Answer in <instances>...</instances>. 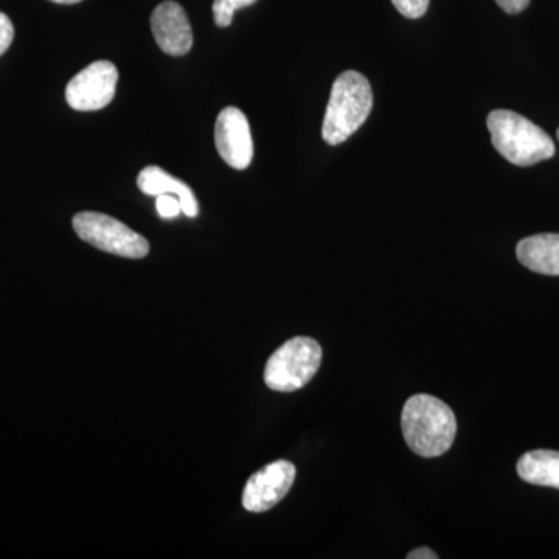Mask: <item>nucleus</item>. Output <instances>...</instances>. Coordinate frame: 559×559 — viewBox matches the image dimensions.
Instances as JSON below:
<instances>
[{"label": "nucleus", "mask_w": 559, "mask_h": 559, "mask_svg": "<svg viewBox=\"0 0 559 559\" xmlns=\"http://www.w3.org/2000/svg\"><path fill=\"white\" fill-rule=\"evenodd\" d=\"M401 428L407 447L415 454L425 459L440 457L454 443L457 419L447 403L419 393L404 404Z\"/></svg>", "instance_id": "obj_1"}, {"label": "nucleus", "mask_w": 559, "mask_h": 559, "mask_svg": "<svg viewBox=\"0 0 559 559\" xmlns=\"http://www.w3.org/2000/svg\"><path fill=\"white\" fill-rule=\"evenodd\" d=\"M119 70L109 61L92 62L66 87V100L70 108L92 112L106 108L116 95Z\"/></svg>", "instance_id": "obj_6"}, {"label": "nucleus", "mask_w": 559, "mask_h": 559, "mask_svg": "<svg viewBox=\"0 0 559 559\" xmlns=\"http://www.w3.org/2000/svg\"><path fill=\"white\" fill-rule=\"evenodd\" d=\"M138 186L148 197H160L165 193L176 194L182 205V213H186L189 218H194L200 213V205H198L193 190L186 182L168 175L156 165H150L139 173Z\"/></svg>", "instance_id": "obj_11"}, {"label": "nucleus", "mask_w": 559, "mask_h": 559, "mask_svg": "<svg viewBox=\"0 0 559 559\" xmlns=\"http://www.w3.org/2000/svg\"><path fill=\"white\" fill-rule=\"evenodd\" d=\"M496 3L509 14H520L527 9L530 0H496Z\"/></svg>", "instance_id": "obj_17"}, {"label": "nucleus", "mask_w": 559, "mask_h": 559, "mask_svg": "<svg viewBox=\"0 0 559 559\" xmlns=\"http://www.w3.org/2000/svg\"><path fill=\"white\" fill-rule=\"evenodd\" d=\"M393 7L399 13L409 20H418L426 14L429 9V0H392Z\"/></svg>", "instance_id": "obj_14"}, {"label": "nucleus", "mask_w": 559, "mask_h": 559, "mask_svg": "<svg viewBox=\"0 0 559 559\" xmlns=\"http://www.w3.org/2000/svg\"><path fill=\"white\" fill-rule=\"evenodd\" d=\"M151 32L162 51L183 57L193 47V31L186 10L178 2H162L151 14Z\"/></svg>", "instance_id": "obj_9"}, {"label": "nucleus", "mask_w": 559, "mask_h": 559, "mask_svg": "<svg viewBox=\"0 0 559 559\" xmlns=\"http://www.w3.org/2000/svg\"><path fill=\"white\" fill-rule=\"evenodd\" d=\"M439 555L436 551L428 549V547H421V549L412 550L407 555V559H437Z\"/></svg>", "instance_id": "obj_18"}, {"label": "nucleus", "mask_w": 559, "mask_h": 559, "mask_svg": "<svg viewBox=\"0 0 559 559\" xmlns=\"http://www.w3.org/2000/svg\"><path fill=\"white\" fill-rule=\"evenodd\" d=\"M518 474L527 484L559 489V452L550 450L525 452L518 462Z\"/></svg>", "instance_id": "obj_12"}, {"label": "nucleus", "mask_w": 559, "mask_h": 559, "mask_svg": "<svg viewBox=\"0 0 559 559\" xmlns=\"http://www.w3.org/2000/svg\"><path fill=\"white\" fill-rule=\"evenodd\" d=\"M215 145L221 159L235 170H246L253 159V140L248 117L241 109L229 108L219 112L215 124Z\"/></svg>", "instance_id": "obj_8"}, {"label": "nucleus", "mask_w": 559, "mask_h": 559, "mask_svg": "<svg viewBox=\"0 0 559 559\" xmlns=\"http://www.w3.org/2000/svg\"><path fill=\"white\" fill-rule=\"evenodd\" d=\"M257 0H215L213 2V20L221 28L229 27L234 21L235 11L255 3Z\"/></svg>", "instance_id": "obj_13"}, {"label": "nucleus", "mask_w": 559, "mask_h": 559, "mask_svg": "<svg viewBox=\"0 0 559 559\" xmlns=\"http://www.w3.org/2000/svg\"><path fill=\"white\" fill-rule=\"evenodd\" d=\"M557 134H558V140H559V128H558V132H557Z\"/></svg>", "instance_id": "obj_20"}, {"label": "nucleus", "mask_w": 559, "mask_h": 559, "mask_svg": "<svg viewBox=\"0 0 559 559\" xmlns=\"http://www.w3.org/2000/svg\"><path fill=\"white\" fill-rule=\"evenodd\" d=\"M518 260L536 274L559 275V234H539L518 242Z\"/></svg>", "instance_id": "obj_10"}, {"label": "nucleus", "mask_w": 559, "mask_h": 559, "mask_svg": "<svg viewBox=\"0 0 559 559\" xmlns=\"http://www.w3.org/2000/svg\"><path fill=\"white\" fill-rule=\"evenodd\" d=\"M14 38L13 22L7 14L0 13V57L10 49Z\"/></svg>", "instance_id": "obj_16"}, {"label": "nucleus", "mask_w": 559, "mask_h": 559, "mask_svg": "<svg viewBox=\"0 0 559 559\" xmlns=\"http://www.w3.org/2000/svg\"><path fill=\"white\" fill-rule=\"evenodd\" d=\"M322 347L311 337H294L267 360L264 382L274 392H296L316 377L322 364Z\"/></svg>", "instance_id": "obj_4"}, {"label": "nucleus", "mask_w": 559, "mask_h": 559, "mask_svg": "<svg viewBox=\"0 0 559 559\" xmlns=\"http://www.w3.org/2000/svg\"><path fill=\"white\" fill-rule=\"evenodd\" d=\"M50 2L61 3V5H73V3H80L81 0H50Z\"/></svg>", "instance_id": "obj_19"}, {"label": "nucleus", "mask_w": 559, "mask_h": 559, "mask_svg": "<svg viewBox=\"0 0 559 559\" xmlns=\"http://www.w3.org/2000/svg\"><path fill=\"white\" fill-rule=\"evenodd\" d=\"M72 226L81 240L103 252L131 260L145 259L150 253V242L145 237L105 213H76Z\"/></svg>", "instance_id": "obj_5"}, {"label": "nucleus", "mask_w": 559, "mask_h": 559, "mask_svg": "<svg viewBox=\"0 0 559 559\" xmlns=\"http://www.w3.org/2000/svg\"><path fill=\"white\" fill-rule=\"evenodd\" d=\"M373 108V92L362 73L347 70L333 83L322 138L329 145H341L369 119Z\"/></svg>", "instance_id": "obj_3"}, {"label": "nucleus", "mask_w": 559, "mask_h": 559, "mask_svg": "<svg viewBox=\"0 0 559 559\" xmlns=\"http://www.w3.org/2000/svg\"><path fill=\"white\" fill-rule=\"evenodd\" d=\"M487 127L492 146L510 164L532 167L555 156V143L550 135L513 110H492Z\"/></svg>", "instance_id": "obj_2"}, {"label": "nucleus", "mask_w": 559, "mask_h": 559, "mask_svg": "<svg viewBox=\"0 0 559 559\" xmlns=\"http://www.w3.org/2000/svg\"><path fill=\"white\" fill-rule=\"evenodd\" d=\"M156 209L162 218L165 219L176 218V216H179V213L182 212L179 198H175L170 193L157 197Z\"/></svg>", "instance_id": "obj_15"}, {"label": "nucleus", "mask_w": 559, "mask_h": 559, "mask_svg": "<svg viewBox=\"0 0 559 559\" xmlns=\"http://www.w3.org/2000/svg\"><path fill=\"white\" fill-rule=\"evenodd\" d=\"M297 469L288 460H277L250 476L242 491V507L250 513H266L288 495Z\"/></svg>", "instance_id": "obj_7"}]
</instances>
